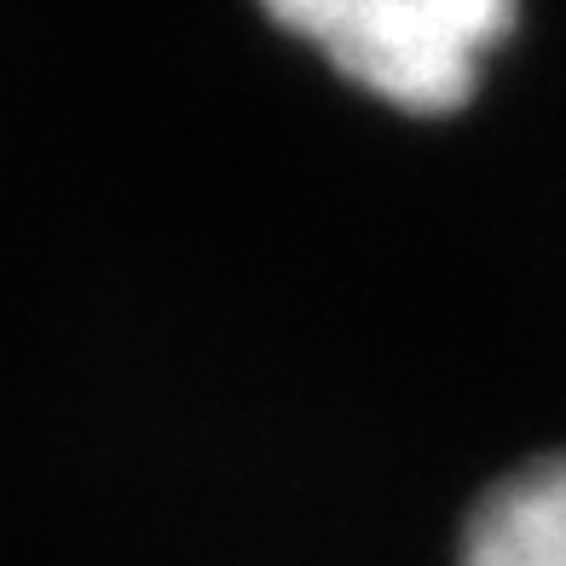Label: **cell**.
Here are the masks:
<instances>
[{
    "instance_id": "1",
    "label": "cell",
    "mask_w": 566,
    "mask_h": 566,
    "mask_svg": "<svg viewBox=\"0 0 566 566\" xmlns=\"http://www.w3.org/2000/svg\"><path fill=\"white\" fill-rule=\"evenodd\" d=\"M272 23L405 116H451L485 82L521 12L503 0H283Z\"/></svg>"
},
{
    "instance_id": "2",
    "label": "cell",
    "mask_w": 566,
    "mask_h": 566,
    "mask_svg": "<svg viewBox=\"0 0 566 566\" xmlns=\"http://www.w3.org/2000/svg\"><path fill=\"white\" fill-rule=\"evenodd\" d=\"M457 566H566V457L503 474L462 526Z\"/></svg>"
}]
</instances>
